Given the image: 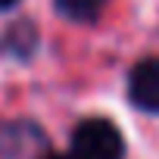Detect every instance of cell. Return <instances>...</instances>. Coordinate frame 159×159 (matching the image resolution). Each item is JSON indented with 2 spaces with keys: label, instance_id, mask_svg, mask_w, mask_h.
Here are the masks:
<instances>
[{
  "label": "cell",
  "instance_id": "3957f363",
  "mask_svg": "<svg viewBox=\"0 0 159 159\" xmlns=\"http://www.w3.org/2000/svg\"><path fill=\"white\" fill-rule=\"evenodd\" d=\"M53 7L59 16H66L72 22H94V19H100L106 0H53Z\"/></svg>",
  "mask_w": 159,
  "mask_h": 159
},
{
  "label": "cell",
  "instance_id": "5b68a950",
  "mask_svg": "<svg viewBox=\"0 0 159 159\" xmlns=\"http://www.w3.org/2000/svg\"><path fill=\"white\" fill-rule=\"evenodd\" d=\"M44 159H72L69 153H50V156H44Z\"/></svg>",
  "mask_w": 159,
  "mask_h": 159
},
{
  "label": "cell",
  "instance_id": "7a4b0ae2",
  "mask_svg": "<svg viewBox=\"0 0 159 159\" xmlns=\"http://www.w3.org/2000/svg\"><path fill=\"white\" fill-rule=\"evenodd\" d=\"M128 97L137 109L159 116V56L140 59L128 75Z\"/></svg>",
  "mask_w": 159,
  "mask_h": 159
},
{
  "label": "cell",
  "instance_id": "277c9868",
  "mask_svg": "<svg viewBox=\"0 0 159 159\" xmlns=\"http://www.w3.org/2000/svg\"><path fill=\"white\" fill-rule=\"evenodd\" d=\"M16 3H19V0H0V13H3V10H13Z\"/></svg>",
  "mask_w": 159,
  "mask_h": 159
},
{
  "label": "cell",
  "instance_id": "6da1fadb",
  "mask_svg": "<svg viewBox=\"0 0 159 159\" xmlns=\"http://www.w3.org/2000/svg\"><path fill=\"white\" fill-rule=\"evenodd\" d=\"M72 159H125V137L109 119H84L72 131Z\"/></svg>",
  "mask_w": 159,
  "mask_h": 159
}]
</instances>
